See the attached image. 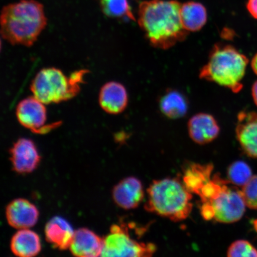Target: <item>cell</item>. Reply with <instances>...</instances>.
Wrapping results in <instances>:
<instances>
[{"mask_svg": "<svg viewBox=\"0 0 257 257\" xmlns=\"http://www.w3.org/2000/svg\"><path fill=\"white\" fill-rule=\"evenodd\" d=\"M181 5L175 0H150L140 3L138 24L153 47L168 50L187 37L189 32L181 22Z\"/></svg>", "mask_w": 257, "mask_h": 257, "instance_id": "cell-1", "label": "cell"}, {"mask_svg": "<svg viewBox=\"0 0 257 257\" xmlns=\"http://www.w3.org/2000/svg\"><path fill=\"white\" fill-rule=\"evenodd\" d=\"M1 33L12 45L31 47L46 28L44 6L35 0H21L5 6L1 14Z\"/></svg>", "mask_w": 257, "mask_h": 257, "instance_id": "cell-2", "label": "cell"}, {"mask_svg": "<svg viewBox=\"0 0 257 257\" xmlns=\"http://www.w3.org/2000/svg\"><path fill=\"white\" fill-rule=\"evenodd\" d=\"M144 208L149 213L178 222L190 215L192 194L178 178L155 180L147 189Z\"/></svg>", "mask_w": 257, "mask_h": 257, "instance_id": "cell-3", "label": "cell"}, {"mask_svg": "<svg viewBox=\"0 0 257 257\" xmlns=\"http://www.w3.org/2000/svg\"><path fill=\"white\" fill-rule=\"evenodd\" d=\"M249 60L230 45L218 43L212 48L208 62L202 67L200 78L238 93L243 88Z\"/></svg>", "mask_w": 257, "mask_h": 257, "instance_id": "cell-4", "label": "cell"}, {"mask_svg": "<svg viewBox=\"0 0 257 257\" xmlns=\"http://www.w3.org/2000/svg\"><path fill=\"white\" fill-rule=\"evenodd\" d=\"M87 72L80 70L67 76L55 67L41 69L32 80L31 92L46 105L68 101L78 94Z\"/></svg>", "mask_w": 257, "mask_h": 257, "instance_id": "cell-5", "label": "cell"}, {"mask_svg": "<svg viewBox=\"0 0 257 257\" xmlns=\"http://www.w3.org/2000/svg\"><path fill=\"white\" fill-rule=\"evenodd\" d=\"M103 239L101 256L149 257L157 251L155 244L133 238L124 223L112 225L110 233Z\"/></svg>", "mask_w": 257, "mask_h": 257, "instance_id": "cell-6", "label": "cell"}, {"mask_svg": "<svg viewBox=\"0 0 257 257\" xmlns=\"http://www.w3.org/2000/svg\"><path fill=\"white\" fill-rule=\"evenodd\" d=\"M225 187L218 197L210 202L215 212L214 220L218 223L230 224L242 218L246 207L241 191L236 186Z\"/></svg>", "mask_w": 257, "mask_h": 257, "instance_id": "cell-7", "label": "cell"}, {"mask_svg": "<svg viewBox=\"0 0 257 257\" xmlns=\"http://www.w3.org/2000/svg\"><path fill=\"white\" fill-rule=\"evenodd\" d=\"M46 104L33 95L19 102L16 108V117L22 126L34 133H47L53 125H46L47 112Z\"/></svg>", "mask_w": 257, "mask_h": 257, "instance_id": "cell-8", "label": "cell"}, {"mask_svg": "<svg viewBox=\"0 0 257 257\" xmlns=\"http://www.w3.org/2000/svg\"><path fill=\"white\" fill-rule=\"evenodd\" d=\"M11 160L15 171L20 174L34 172L40 163L41 156L32 140L21 138L10 150Z\"/></svg>", "mask_w": 257, "mask_h": 257, "instance_id": "cell-9", "label": "cell"}, {"mask_svg": "<svg viewBox=\"0 0 257 257\" xmlns=\"http://www.w3.org/2000/svg\"><path fill=\"white\" fill-rule=\"evenodd\" d=\"M236 136L243 152L257 159V112L242 111L237 115Z\"/></svg>", "mask_w": 257, "mask_h": 257, "instance_id": "cell-10", "label": "cell"}, {"mask_svg": "<svg viewBox=\"0 0 257 257\" xmlns=\"http://www.w3.org/2000/svg\"><path fill=\"white\" fill-rule=\"evenodd\" d=\"M112 195L115 203L121 208H136L145 197L142 182L135 177H127L114 186Z\"/></svg>", "mask_w": 257, "mask_h": 257, "instance_id": "cell-11", "label": "cell"}, {"mask_svg": "<svg viewBox=\"0 0 257 257\" xmlns=\"http://www.w3.org/2000/svg\"><path fill=\"white\" fill-rule=\"evenodd\" d=\"M6 216L10 226L18 229H30L37 224L39 211L30 201L18 198L6 207Z\"/></svg>", "mask_w": 257, "mask_h": 257, "instance_id": "cell-12", "label": "cell"}, {"mask_svg": "<svg viewBox=\"0 0 257 257\" xmlns=\"http://www.w3.org/2000/svg\"><path fill=\"white\" fill-rule=\"evenodd\" d=\"M189 137L194 143L205 145L216 139L220 128L213 115L200 112L193 115L188 123Z\"/></svg>", "mask_w": 257, "mask_h": 257, "instance_id": "cell-13", "label": "cell"}, {"mask_svg": "<svg viewBox=\"0 0 257 257\" xmlns=\"http://www.w3.org/2000/svg\"><path fill=\"white\" fill-rule=\"evenodd\" d=\"M98 101L101 108L107 113L120 114L124 111L128 104L127 90L119 82L106 83L99 91Z\"/></svg>", "mask_w": 257, "mask_h": 257, "instance_id": "cell-14", "label": "cell"}, {"mask_svg": "<svg viewBox=\"0 0 257 257\" xmlns=\"http://www.w3.org/2000/svg\"><path fill=\"white\" fill-rule=\"evenodd\" d=\"M104 239L87 228L75 231L69 249L73 255L80 257L101 256Z\"/></svg>", "mask_w": 257, "mask_h": 257, "instance_id": "cell-15", "label": "cell"}, {"mask_svg": "<svg viewBox=\"0 0 257 257\" xmlns=\"http://www.w3.org/2000/svg\"><path fill=\"white\" fill-rule=\"evenodd\" d=\"M75 231L71 224L62 217L56 216L51 218L45 227L47 242L60 250L69 249Z\"/></svg>", "mask_w": 257, "mask_h": 257, "instance_id": "cell-16", "label": "cell"}, {"mask_svg": "<svg viewBox=\"0 0 257 257\" xmlns=\"http://www.w3.org/2000/svg\"><path fill=\"white\" fill-rule=\"evenodd\" d=\"M11 248L12 252L18 256H36L41 250L40 236L30 229H19L12 237Z\"/></svg>", "mask_w": 257, "mask_h": 257, "instance_id": "cell-17", "label": "cell"}, {"mask_svg": "<svg viewBox=\"0 0 257 257\" xmlns=\"http://www.w3.org/2000/svg\"><path fill=\"white\" fill-rule=\"evenodd\" d=\"M159 108L166 117L178 119L184 117L188 111L187 98L181 92L175 89L166 91L159 99Z\"/></svg>", "mask_w": 257, "mask_h": 257, "instance_id": "cell-18", "label": "cell"}, {"mask_svg": "<svg viewBox=\"0 0 257 257\" xmlns=\"http://www.w3.org/2000/svg\"><path fill=\"white\" fill-rule=\"evenodd\" d=\"M213 169L211 163H191L184 170L182 182L189 192L198 195L202 186L211 179Z\"/></svg>", "mask_w": 257, "mask_h": 257, "instance_id": "cell-19", "label": "cell"}, {"mask_svg": "<svg viewBox=\"0 0 257 257\" xmlns=\"http://www.w3.org/2000/svg\"><path fill=\"white\" fill-rule=\"evenodd\" d=\"M181 19L186 31L188 32L200 31L207 23L206 8L200 3H185L181 5Z\"/></svg>", "mask_w": 257, "mask_h": 257, "instance_id": "cell-20", "label": "cell"}, {"mask_svg": "<svg viewBox=\"0 0 257 257\" xmlns=\"http://www.w3.org/2000/svg\"><path fill=\"white\" fill-rule=\"evenodd\" d=\"M100 4L102 12L108 18L136 21L128 0H101Z\"/></svg>", "mask_w": 257, "mask_h": 257, "instance_id": "cell-21", "label": "cell"}, {"mask_svg": "<svg viewBox=\"0 0 257 257\" xmlns=\"http://www.w3.org/2000/svg\"><path fill=\"white\" fill-rule=\"evenodd\" d=\"M252 170L243 161H236L231 164L227 169V181L232 185L243 187L252 177Z\"/></svg>", "mask_w": 257, "mask_h": 257, "instance_id": "cell-22", "label": "cell"}, {"mask_svg": "<svg viewBox=\"0 0 257 257\" xmlns=\"http://www.w3.org/2000/svg\"><path fill=\"white\" fill-rule=\"evenodd\" d=\"M230 184L227 180L221 178L219 174L215 175L201 189L198 196L202 203L211 202L220 195L224 188Z\"/></svg>", "mask_w": 257, "mask_h": 257, "instance_id": "cell-23", "label": "cell"}, {"mask_svg": "<svg viewBox=\"0 0 257 257\" xmlns=\"http://www.w3.org/2000/svg\"><path fill=\"white\" fill-rule=\"evenodd\" d=\"M227 256L229 257L257 256V249L246 240H237L234 241L228 248Z\"/></svg>", "mask_w": 257, "mask_h": 257, "instance_id": "cell-24", "label": "cell"}, {"mask_svg": "<svg viewBox=\"0 0 257 257\" xmlns=\"http://www.w3.org/2000/svg\"><path fill=\"white\" fill-rule=\"evenodd\" d=\"M246 207L257 210V175L252 176L241 190Z\"/></svg>", "mask_w": 257, "mask_h": 257, "instance_id": "cell-25", "label": "cell"}, {"mask_svg": "<svg viewBox=\"0 0 257 257\" xmlns=\"http://www.w3.org/2000/svg\"><path fill=\"white\" fill-rule=\"evenodd\" d=\"M200 213L202 218L207 221L214 219L215 212L213 205L210 202H203L200 207Z\"/></svg>", "mask_w": 257, "mask_h": 257, "instance_id": "cell-26", "label": "cell"}, {"mask_svg": "<svg viewBox=\"0 0 257 257\" xmlns=\"http://www.w3.org/2000/svg\"><path fill=\"white\" fill-rule=\"evenodd\" d=\"M246 8L252 17L257 20V0H248Z\"/></svg>", "mask_w": 257, "mask_h": 257, "instance_id": "cell-27", "label": "cell"}, {"mask_svg": "<svg viewBox=\"0 0 257 257\" xmlns=\"http://www.w3.org/2000/svg\"><path fill=\"white\" fill-rule=\"evenodd\" d=\"M251 92L253 101L257 107V80L253 83Z\"/></svg>", "mask_w": 257, "mask_h": 257, "instance_id": "cell-28", "label": "cell"}, {"mask_svg": "<svg viewBox=\"0 0 257 257\" xmlns=\"http://www.w3.org/2000/svg\"><path fill=\"white\" fill-rule=\"evenodd\" d=\"M250 66H251L253 72L257 75V53L252 58L251 62H250Z\"/></svg>", "mask_w": 257, "mask_h": 257, "instance_id": "cell-29", "label": "cell"}]
</instances>
